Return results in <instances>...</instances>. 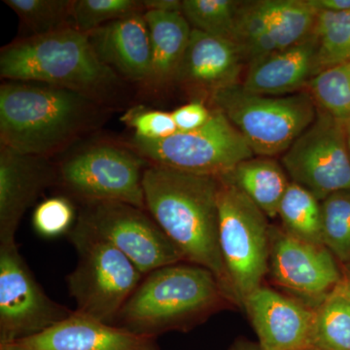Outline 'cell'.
I'll return each mask as SVG.
<instances>
[{
	"instance_id": "19",
	"label": "cell",
	"mask_w": 350,
	"mask_h": 350,
	"mask_svg": "<svg viewBox=\"0 0 350 350\" xmlns=\"http://www.w3.org/2000/svg\"><path fill=\"white\" fill-rule=\"evenodd\" d=\"M317 75V41L312 33L300 43L251 64L241 85L251 93L283 96L308 84Z\"/></svg>"
},
{
	"instance_id": "14",
	"label": "cell",
	"mask_w": 350,
	"mask_h": 350,
	"mask_svg": "<svg viewBox=\"0 0 350 350\" xmlns=\"http://www.w3.org/2000/svg\"><path fill=\"white\" fill-rule=\"evenodd\" d=\"M57 183V167L49 158L25 155L0 145V245L15 244L25 211Z\"/></svg>"
},
{
	"instance_id": "5",
	"label": "cell",
	"mask_w": 350,
	"mask_h": 350,
	"mask_svg": "<svg viewBox=\"0 0 350 350\" xmlns=\"http://www.w3.org/2000/svg\"><path fill=\"white\" fill-rule=\"evenodd\" d=\"M68 238L78 255L75 269L66 276L75 312L114 325L144 275L124 253L79 221Z\"/></svg>"
},
{
	"instance_id": "32",
	"label": "cell",
	"mask_w": 350,
	"mask_h": 350,
	"mask_svg": "<svg viewBox=\"0 0 350 350\" xmlns=\"http://www.w3.org/2000/svg\"><path fill=\"white\" fill-rule=\"evenodd\" d=\"M178 131H192L206 125L213 110H209L200 100L192 101L172 112Z\"/></svg>"
},
{
	"instance_id": "37",
	"label": "cell",
	"mask_w": 350,
	"mask_h": 350,
	"mask_svg": "<svg viewBox=\"0 0 350 350\" xmlns=\"http://www.w3.org/2000/svg\"><path fill=\"white\" fill-rule=\"evenodd\" d=\"M0 350H27L18 342H9V344H0Z\"/></svg>"
},
{
	"instance_id": "25",
	"label": "cell",
	"mask_w": 350,
	"mask_h": 350,
	"mask_svg": "<svg viewBox=\"0 0 350 350\" xmlns=\"http://www.w3.org/2000/svg\"><path fill=\"white\" fill-rule=\"evenodd\" d=\"M317 41V68L350 62V11L319 12L312 31Z\"/></svg>"
},
{
	"instance_id": "1",
	"label": "cell",
	"mask_w": 350,
	"mask_h": 350,
	"mask_svg": "<svg viewBox=\"0 0 350 350\" xmlns=\"http://www.w3.org/2000/svg\"><path fill=\"white\" fill-rule=\"evenodd\" d=\"M218 177L149 165L144 170L145 206L180 251L184 261L208 269L232 299L219 243Z\"/></svg>"
},
{
	"instance_id": "34",
	"label": "cell",
	"mask_w": 350,
	"mask_h": 350,
	"mask_svg": "<svg viewBox=\"0 0 350 350\" xmlns=\"http://www.w3.org/2000/svg\"><path fill=\"white\" fill-rule=\"evenodd\" d=\"M145 11L163 13H182V1L179 0H144Z\"/></svg>"
},
{
	"instance_id": "28",
	"label": "cell",
	"mask_w": 350,
	"mask_h": 350,
	"mask_svg": "<svg viewBox=\"0 0 350 350\" xmlns=\"http://www.w3.org/2000/svg\"><path fill=\"white\" fill-rule=\"evenodd\" d=\"M324 246L342 264L350 261V190L334 193L321 202Z\"/></svg>"
},
{
	"instance_id": "40",
	"label": "cell",
	"mask_w": 350,
	"mask_h": 350,
	"mask_svg": "<svg viewBox=\"0 0 350 350\" xmlns=\"http://www.w3.org/2000/svg\"><path fill=\"white\" fill-rule=\"evenodd\" d=\"M304 350H321V349H317V347H313V345H312V347H308V349H306Z\"/></svg>"
},
{
	"instance_id": "36",
	"label": "cell",
	"mask_w": 350,
	"mask_h": 350,
	"mask_svg": "<svg viewBox=\"0 0 350 350\" xmlns=\"http://www.w3.org/2000/svg\"><path fill=\"white\" fill-rule=\"evenodd\" d=\"M342 293L347 297L350 300V275H345L342 278V282L338 284Z\"/></svg>"
},
{
	"instance_id": "24",
	"label": "cell",
	"mask_w": 350,
	"mask_h": 350,
	"mask_svg": "<svg viewBox=\"0 0 350 350\" xmlns=\"http://www.w3.org/2000/svg\"><path fill=\"white\" fill-rule=\"evenodd\" d=\"M76 0H4L17 14L29 36H42L71 25Z\"/></svg>"
},
{
	"instance_id": "13",
	"label": "cell",
	"mask_w": 350,
	"mask_h": 350,
	"mask_svg": "<svg viewBox=\"0 0 350 350\" xmlns=\"http://www.w3.org/2000/svg\"><path fill=\"white\" fill-rule=\"evenodd\" d=\"M269 273L280 286L320 301L344 278L326 246L301 241L273 226L269 230Z\"/></svg>"
},
{
	"instance_id": "11",
	"label": "cell",
	"mask_w": 350,
	"mask_h": 350,
	"mask_svg": "<svg viewBox=\"0 0 350 350\" xmlns=\"http://www.w3.org/2000/svg\"><path fill=\"white\" fill-rule=\"evenodd\" d=\"M292 182L322 202L350 190V157L344 121L319 110L312 125L283 153Z\"/></svg>"
},
{
	"instance_id": "38",
	"label": "cell",
	"mask_w": 350,
	"mask_h": 350,
	"mask_svg": "<svg viewBox=\"0 0 350 350\" xmlns=\"http://www.w3.org/2000/svg\"><path fill=\"white\" fill-rule=\"evenodd\" d=\"M345 126V133H347V147H349V157H350V119L344 121Z\"/></svg>"
},
{
	"instance_id": "27",
	"label": "cell",
	"mask_w": 350,
	"mask_h": 350,
	"mask_svg": "<svg viewBox=\"0 0 350 350\" xmlns=\"http://www.w3.org/2000/svg\"><path fill=\"white\" fill-rule=\"evenodd\" d=\"M308 84L317 107L340 121L350 119V62L324 69Z\"/></svg>"
},
{
	"instance_id": "9",
	"label": "cell",
	"mask_w": 350,
	"mask_h": 350,
	"mask_svg": "<svg viewBox=\"0 0 350 350\" xmlns=\"http://www.w3.org/2000/svg\"><path fill=\"white\" fill-rule=\"evenodd\" d=\"M149 163L135 152L100 144L73 154L57 167V183L81 204L120 202L144 209V170Z\"/></svg>"
},
{
	"instance_id": "22",
	"label": "cell",
	"mask_w": 350,
	"mask_h": 350,
	"mask_svg": "<svg viewBox=\"0 0 350 350\" xmlns=\"http://www.w3.org/2000/svg\"><path fill=\"white\" fill-rule=\"evenodd\" d=\"M278 215L282 219L283 230L294 238L324 245L321 202L306 189L290 182Z\"/></svg>"
},
{
	"instance_id": "26",
	"label": "cell",
	"mask_w": 350,
	"mask_h": 350,
	"mask_svg": "<svg viewBox=\"0 0 350 350\" xmlns=\"http://www.w3.org/2000/svg\"><path fill=\"white\" fill-rule=\"evenodd\" d=\"M241 1L183 0L182 15L193 29L232 41Z\"/></svg>"
},
{
	"instance_id": "18",
	"label": "cell",
	"mask_w": 350,
	"mask_h": 350,
	"mask_svg": "<svg viewBox=\"0 0 350 350\" xmlns=\"http://www.w3.org/2000/svg\"><path fill=\"white\" fill-rule=\"evenodd\" d=\"M144 13L114 21L88 36L101 61L120 77L146 86L151 75V42Z\"/></svg>"
},
{
	"instance_id": "4",
	"label": "cell",
	"mask_w": 350,
	"mask_h": 350,
	"mask_svg": "<svg viewBox=\"0 0 350 350\" xmlns=\"http://www.w3.org/2000/svg\"><path fill=\"white\" fill-rule=\"evenodd\" d=\"M224 297L208 269L193 264L170 265L144 276L114 325L156 338L165 332L185 329L206 317Z\"/></svg>"
},
{
	"instance_id": "15",
	"label": "cell",
	"mask_w": 350,
	"mask_h": 350,
	"mask_svg": "<svg viewBox=\"0 0 350 350\" xmlns=\"http://www.w3.org/2000/svg\"><path fill=\"white\" fill-rule=\"evenodd\" d=\"M262 350H304L312 345L314 308L260 286L244 299Z\"/></svg>"
},
{
	"instance_id": "35",
	"label": "cell",
	"mask_w": 350,
	"mask_h": 350,
	"mask_svg": "<svg viewBox=\"0 0 350 350\" xmlns=\"http://www.w3.org/2000/svg\"><path fill=\"white\" fill-rule=\"evenodd\" d=\"M230 350H262L259 344H253L248 340H237Z\"/></svg>"
},
{
	"instance_id": "2",
	"label": "cell",
	"mask_w": 350,
	"mask_h": 350,
	"mask_svg": "<svg viewBox=\"0 0 350 350\" xmlns=\"http://www.w3.org/2000/svg\"><path fill=\"white\" fill-rule=\"evenodd\" d=\"M107 107L86 96L38 82L0 86V145L49 158L96 128Z\"/></svg>"
},
{
	"instance_id": "33",
	"label": "cell",
	"mask_w": 350,
	"mask_h": 350,
	"mask_svg": "<svg viewBox=\"0 0 350 350\" xmlns=\"http://www.w3.org/2000/svg\"><path fill=\"white\" fill-rule=\"evenodd\" d=\"M308 2L317 13L350 11V0H308Z\"/></svg>"
},
{
	"instance_id": "31",
	"label": "cell",
	"mask_w": 350,
	"mask_h": 350,
	"mask_svg": "<svg viewBox=\"0 0 350 350\" xmlns=\"http://www.w3.org/2000/svg\"><path fill=\"white\" fill-rule=\"evenodd\" d=\"M124 122L135 130V137L142 139H163L178 131L172 112L160 110L135 108L126 114Z\"/></svg>"
},
{
	"instance_id": "7",
	"label": "cell",
	"mask_w": 350,
	"mask_h": 350,
	"mask_svg": "<svg viewBox=\"0 0 350 350\" xmlns=\"http://www.w3.org/2000/svg\"><path fill=\"white\" fill-rule=\"evenodd\" d=\"M219 243L232 300L262 286L269 273V230L267 215L236 186L219 178Z\"/></svg>"
},
{
	"instance_id": "23",
	"label": "cell",
	"mask_w": 350,
	"mask_h": 350,
	"mask_svg": "<svg viewBox=\"0 0 350 350\" xmlns=\"http://www.w3.org/2000/svg\"><path fill=\"white\" fill-rule=\"evenodd\" d=\"M312 345L321 350H350V300L338 285L314 308Z\"/></svg>"
},
{
	"instance_id": "30",
	"label": "cell",
	"mask_w": 350,
	"mask_h": 350,
	"mask_svg": "<svg viewBox=\"0 0 350 350\" xmlns=\"http://www.w3.org/2000/svg\"><path fill=\"white\" fill-rule=\"evenodd\" d=\"M75 219L70 200L64 197L50 198L41 202L34 211V229L45 238H55L70 231Z\"/></svg>"
},
{
	"instance_id": "6",
	"label": "cell",
	"mask_w": 350,
	"mask_h": 350,
	"mask_svg": "<svg viewBox=\"0 0 350 350\" xmlns=\"http://www.w3.org/2000/svg\"><path fill=\"white\" fill-rule=\"evenodd\" d=\"M211 98L216 109L245 138L254 155L266 158L284 153L312 125L319 112L312 94L306 92L265 96L237 84Z\"/></svg>"
},
{
	"instance_id": "39",
	"label": "cell",
	"mask_w": 350,
	"mask_h": 350,
	"mask_svg": "<svg viewBox=\"0 0 350 350\" xmlns=\"http://www.w3.org/2000/svg\"><path fill=\"white\" fill-rule=\"evenodd\" d=\"M345 271H347V275H350V261L345 265Z\"/></svg>"
},
{
	"instance_id": "20",
	"label": "cell",
	"mask_w": 350,
	"mask_h": 350,
	"mask_svg": "<svg viewBox=\"0 0 350 350\" xmlns=\"http://www.w3.org/2000/svg\"><path fill=\"white\" fill-rule=\"evenodd\" d=\"M151 42V75L146 86L163 89L175 82L192 27L182 13L145 11Z\"/></svg>"
},
{
	"instance_id": "10",
	"label": "cell",
	"mask_w": 350,
	"mask_h": 350,
	"mask_svg": "<svg viewBox=\"0 0 350 350\" xmlns=\"http://www.w3.org/2000/svg\"><path fill=\"white\" fill-rule=\"evenodd\" d=\"M76 220L124 253L144 276L184 261L180 251L144 209L120 202H84Z\"/></svg>"
},
{
	"instance_id": "12",
	"label": "cell",
	"mask_w": 350,
	"mask_h": 350,
	"mask_svg": "<svg viewBox=\"0 0 350 350\" xmlns=\"http://www.w3.org/2000/svg\"><path fill=\"white\" fill-rule=\"evenodd\" d=\"M73 313L44 292L17 244L0 245V344L39 335Z\"/></svg>"
},
{
	"instance_id": "16",
	"label": "cell",
	"mask_w": 350,
	"mask_h": 350,
	"mask_svg": "<svg viewBox=\"0 0 350 350\" xmlns=\"http://www.w3.org/2000/svg\"><path fill=\"white\" fill-rule=\"evenodd\" d=\"M243 64L238 46L232 41L192 29L175 82L189 91L211 96L239 84Z\"/></svg>"
},
{
	"instance_id": "3",
	"label": "cell",
	"mask_w": 350,
	"mask_h": 350,
	"mask_svg": "<svg viewBox=\"0 0 350 350\" xmlns=\"http://www.w3.org/2000/svg\"><path fill=\"white\" fill-rule=\"evenodd\" d=\"M0 76L4 81L63 88L107 107L121 98L124 89L122 78L101 61L88 33L72 25L4 46Z\"/></svg>"
},
{
	"instance_id": "29",
	"label": "cell",
	"mask_w": 350,
	"mask_h": 350,
	"mask_svg": "<svg viewBox=\"0 0 350 350\" xmlns=\"http://www.w3.org/2000/svg\"><path fill=\"white\" fill-rule=\"evenodd\" d=\"M137 0H76L71 25L84 33L137 13H144Z\"/></svg>"
},
{
	"instance_id": "8",
	"label": "cell",
	"mask_w": 350,
	"mask_h": 350,
	"mask_svg": "<svg viewBox=\"0 0 350 350\" xmlns=\"http://www.w3.org/2000/svg\"><path fill=\"white\" fill-rule=\"evenodd\" d=\"M130 146L149 165L218 178L254 155L238 129L216 108L198 130L159 140L135 137Z\"/></svg>"
},
{
	"instance_id": "17",
	"label": "cell",
	"mask_w": 350,
	"mask_h": 350,
	"mask_svg": "<svg viewBox=\"0 0 350 350\" xmlns=\"http://www.w3.org/2000/svg\"><path fill=\"white\" fill-rule=\"evenodd\" d=\"M27 350H161L156 338L73 313L47 331L20 340Z\"/></svg>"
},
{
	"instance_id": "21",
	"label": "cell",
	"mask_w": 350,
	"mask_h": 350,
	"mask_svg": "<svg viewBox=\"0 0 350 350\" xmlns=\"http://www.w3.org/2000/svg\"><path fill=\"white\" fill-rule=\"evenodd\" d=\"M250 198L267 217L278 216V207L290 182L280 163L269 158H251L219 177Z\"/></svg>"
}]
</instances>
